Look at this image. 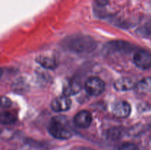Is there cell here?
<instances>
[{"label": "cell", "instance_id": "9", "mask_svg": "<svg viewBox=\"0 0 151 150\" xmlns=\"http://www.w3.org/2000/svg\"><path fill=\"white\" fill-rule=\"evenodd\" d=\"M136 83L129 77H121L114 83V88L118 91H128L134 89Z\"/></svg>", "mask_w": 151, "mask_h": 150}, {"label": "cell", "instance_id": "1", "mask_svg": "<svg viewBox=\"0 0 151 150\" xmlns=\"http://www.w3.org/2000/svg\"><path fill=\"white\" fill-rule=\"evenodd\" d=\"M63 48L75 53L91 52L97 47V42L91 37L86 35H73L63 40Z\"/></svg>", "mask_w": 151, "mask_h": 150}, {"label": "cell", "instance_id": "16", "mask_svg": "<svg viewBox=\"0 0 151 150\" xmlns=\"http://www.w3.org/2000/svg\"><path fill=\"white\" fill-rule=\"evenodd\" d=\"M119 150H139L138 146L132 143H125L119 146Z\"/></svg>", "mask_w": 151, "mask_h": 150}, {"label": "cell", "instance_id": "8", "mask_svg": "<svg viewBox=\"0 0 151 150\" xmlns=\"http://www.w3.org/2000/svg\"><path fill=\"white\" fill-rule=\"evenodd\" d=\"M37 63L43 68L50 70H54L58 66L57 61L52 56L48 54H40L35 59Z\"/></svg>", "mask_w": 151, "mask_h": 150}, {"label": "cell", "instance_id": "10", "mask_svg": "<svg viewBox=\"0 0 151 150\" xmlns=\"http://www.w3.org/2000/svg\"><path fill=\"white\" fill-rule=\"evenodd\" d=\"M107 47L111 51H128L132 49V45L128 42L123 41H115L109 42Z\"/></svg>", "mask_w": 151, "mask_h": 150}, {"label": "cell", "instance_id": "6", "mask_svg": "<svg viewBox=\"0 0 151 150\" xmlns=\"http://www.w3.org/2000/svg\"><path fill=\"white\" fill-rule=\"evenodd\" d=\"M72 105V101L69 96L65 95L56 97L52 101L51 108L55 112L67 111Z\"/></svg>", "mask_w": 151, "mask_h": 150}, {"label": "cell", "instance_id": "12", "mask_svg": "<svg viewBox=\"0 0 151 150\" xmlns=\"http://www.w3.org/2000/svg\"><path fill=\"white\" fill-rule=\"evenodd\" d=\"M136 91L139 94H145L151 91V76L145 77L140 80L139 82L136 83L135 88Z\"/></svg>", "mask_w": 151, "mask_h": 150}, {"label": "cell", "instance_id": "5", "mask_svg": "<svg viewBox=\"0 0 151 150\" xmlns=\"http://www.w3.org/2000/svg\"><path fill=\"white\" fill-rule=\"evenodd\" d=\"M74 123L78 128L86 129L89 127L92 123V116L91 113L87 110H81L74 117Z\"/></svg>", "mask_w": 151, "mask_h": 150}, {"label": "cell", "instance_id": "18", "mask_svg": "<svg viewBox=\"0 0 151 150\" xmlns=\"http://www.w3.org/2000/svg\"><path fill=\"white\" fill-rule=\"evenodd\" d=\"M2 74H3V71L2 69H0V78L1 77V76H2Z\"/></svg>", "mask_w": 151, "mask_h": 150}, {"label": "cell", "instance_id": "15", "mask_svg": "<svg viewBox=\"0 0 151 150\" xmlns=\"http://www.w3.org/2000/svg\"><path fill=\"white\" fill-rule=\"evenodd\" d=\"M12 105V101L8 97H0V109H7Z\"/></svg>", "mask_w": 151, "mask_h": 150}, {"label": "cell", "instance_id": "14", "mask_svg": "<svg viewBox=\"0 0 151 150\" xmlns=\"http://www.w3.org/2000/svg\"><path fill=\"white\" fill-rule=\"evenodd\" d=\"M122 134L123 132L122 129L119 127H113L108 130L107 138L110 141H116L122 138Z\"/></svg>", "mask_w": 151, "mask_h": 150}, {"label": "cell", "instance_id": "11", "mask_svg": "<svg viewBox=\"0 0 151 150\" xmlns=\"http://www.w3.org/2000/svg\"><path fill=\"white\" fill-rule=\"evenodd\" d=\"M81 89V84L78 81L72 80L68 82L63 88V95L66 96L75 95Z\"/></svg>", "mask_w": 151, "mask_h": 150}, {"label": "cell", "instance_id": "4", "mask_svg": "<svg viewBox=\"0 0 151 150\" xmlns=\"http://www.w3.org/2000/svg\"><path fill=\"white\" fill-rule=\"evenodd\" d=\"M133 60L136 66L142 70L151 69V54L145 50H139L134 54Z\"/></svg>", "mask_w": 151, "mask_h": 150}, {"label": "cell", "instance_id": "17", "mask_svg": "<svg viewBox=\"0 0 151 150\" xmlns=\"http://www.w3.org/2000/svg\"><path fill=\"white\" fill-rule=\"evenodd\" d=\"M109 1L110 0H95L98 6H100V7H104V6L107 5Z\"/></svg>", "mask_w": 151, "mask_h": 150}, {"label": "cell", "instance_id": "2", "mask_svg": "<svg viewBox=\"0 0 151 150\" xmlns=\"http://www.w3.org/2000/svg\"><path fill=\"white\" fill-rule=\"evenodd\" d=\"M50 135L59 140H66L72 136V132L69 126L67 120L65 117L55 116L50 121L48 126Z\"/></svg>", "mask_w": 151, "mask_h": 150}, {"label": "cell", "instance_id": "13", "mask_svg": "<svg viewBox=\"0 0 151 150\" xmlns=\"http://www.w3.org/2000/svg\"><path fill=\"white\" fill-rule=\"evenodd\" d=\"M17 120V118L10 112H3L0 113V124L4 125L13 124Z\"/></svg>", "mask_w": 151, "mask_h": 150}, {"label": "cell", "instance_id": "3", "mask_svg": "<svg viewBox=\"0 0 151 150\" xmlns=\"http://www.w3.org/2000/svg\"><path fill=\"white\" fill-rule=\"evenodd\" d=\"M106 85L103 79L97 76L88 78L85 83V90L91 96H99L105 91Z\"/></svg>", "mask_w": 151, "mask_h": 150}, {"label": "cell", "instance_id": "7", "mask_svg": "<svg viewBox=\"0 0 151 150\" xmlns=\"http://www.w3.org/2000/svg\"><path fill=\"white\" fill-rule=\"evenodd\" d=\"M112 113L116 117L127 118L131 113V104L125 101H120L116 102L112 108Z\"/></svg>", "mask_w": 151, "mask_h": 150}]
</instances>
